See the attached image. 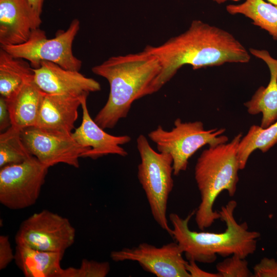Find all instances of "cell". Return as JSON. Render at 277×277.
<instances>
[{"label": "cell", "mask_w": 277, "mask_h": 277, "mask_svg": "<svg viewBox=\"0 0 277 277\" xmlns=\"http://www.w3.org/2000/svg\"><path fill=\"white\" fill-rule=\"evenodd\" d=\"M144 49L155 55L162 66L155 85L156 92L184 65L197 69L227 63H247L251 58L232 34L200 20L193 21L186 31L163 44Z\"/></svg>", "instance_id": "1"}, {"label": "cell", "mask_w": 277, "mask_h": 277, "mask_svg": "<svg viewBox=\"0 0 277 277\" xmlns=\"http://www.w3.org/2000/svg\"><path fill=\"white\" fill-rule=\"evenodd\" d=\"M91 70L106 78L110 86L107 102L94 119L105 129L114 128L126 117L134 101L156 92L155 85L162 66L155 55L144 49L111 56Z\"/></svg>", "instance_id": "2"}, {"label": "cell", "mask_w": 277, "mask_h": 277, "mask_svg": "<svg viewBox=\"0 0 277 277\" xmlns=\"http://www.w3.org/2000/svg\"><path fill=\"white\" fill-rule=\"evenodd\" d=\"M237 206L231 200L222 207L220 219L225 223L226 229L221 233L197 232L189 227L191 218L195 210L185 218L175 213L169 215L172 226L171 236L182 250L187 260L210 264L214 262L217 255L227 257L233 254L246 259L254 253L256 249L259 232L248 230L246 222L238 223L234 216Z\"/></svg>", "instance_id": "3"}, {"label": "cell", "mask_w": 277, "mask_h": 277, "mask_svg": "<svg viewBox=\"0 0 277 277\" xmlns=\"http://www.w3.org/2000/svg\"><path fill=\"white\" fill-rule=\"evenodd\" d=\"M242 134H237L230 142L209 146L198 157L194 167V178L201 196L195 210V220L203 230L220 219L214 210L215 200L224 190L234 195L239 182L240 164L238 149Z\"/></svg>", "instance_id": "4"}, {"label": "cell", "mask_w": 277, "mask_h": 277, "mask_svg": "<svg viewBox=\"0 0 277 277\" xmlns=\"http://www.w3.org/2000/svg\"><path fill=\"white\" fill-rule=\"evenodd\" d=\"M136 145L141 158L137 167L139 182L153 218L171 236L172 229L169 226L167 210L173 187L172 157L169 153L154 150L143 134L137 137Z\"/></svg>", "instance_id": "5"}, {"label": "cell", "mask_w": 277, "mask_h": 277, "mask_svg": "<svg viewBox=\"0 0 277 277\" xmlns=\"http://www.w3.org/2000/svg\"><path fill=\"white\" fill-rule=\"evenodd\" d=\"M223 128L205 130L201 121L183 122L180 118L174 122L170 130L161 125L150 132L149 138L160 152L169 153L173 159V175L185 171L189 159L206 145L214 146L228 142V137L223 134Z\"/></svg>", "instance_id": "6"}, {"label": "cell", "mask_w": 277, "mask_h": 277, "mask_svg": "<svg viewBox=\"0 0 277 277\" xmlns=\"http://www.w3.org/2000/svg\"><path fill=\"white\" fill-rule=\"evenodd\" d=\"M80 28V22L75 18L66 30L58 31L54 38H47L44 31L39 28L32 32L26 42L1 48L14 57L29 61L33 68L39 67L42 61H48L79 71L82 63L74 55L72 44Z\"/></svg>", "instance_id": "7"}, {"label": "cell", "mask_w": 277, "mask_h": 277, "mask_svg": "<svg viewBox=\"0 0 277 277\" xmlns=\"http://www.w3.org/2000/svg\"><path fill=\"white\" fill-rule=\"evenodd\" d=\"M48 168L33 155L22 163L1 168L0 203L11 210L35 204Z\"/></svg>", "instance_id": "8"}, {"label": "cell", "mask_w": 277, "mask_h": 277, "mask_svg": "<svg viewBox=\"0 0 277 277\" xmlns=\"http://www.w3.org/2000/svg\"><path fill=\"white\" fill-rule=\"evenodd\" d=\"M75 235V229L67 218L45 209L23 221L14 239L16 245L65 253L74 243Z\"/></svg>", "instance_id": "9"}, {"label": "cell", "mask_w": 277, "mask_h": 277, "mask_svg": "<svg viewBox=\"0 0 277 277\" xmlns=\"http://www.w3.org/2000/svg\"><path fill=\"white\" fill-rule=\"evenodd\" d=\"M21 135L30 153L48 168L58 163L78 168V159L89 151L78 144L71 134L31 126L23 129Z\"/></svg>", "instance_id": "10"}, {"label": "cell", "mask_w": 277, "mask_h": 277, "mask_svg": "<svg viewBox=\"0 0 277 277\" xmlns=\"http://www.w3.org/2000/svg\"><path fill=\"white\" fill-rule=\"evenodd\" d=\"M176 242L160 247L147 243L131 248L125 247L110 253L111 260L116 262H136L148 272L157 277H190L186 270L188 261Z\"/></svg>", "instance_id": "11"}, {"label": "cell", "mask_w": 277, "mask_h": 277, "mask_svg": "<svg viewBox=\"0 0 277 277\" xmlns=\"http://www.w3.org/2000/svg\"><path fill=\"white\" fill-rule=\"evenodd\" d=\"M33 71L35 83L46 93L82 98L101 89L100 83L95 80L52 62L42 61L39 67L33 68Z\"/></svg>", "instance_id": "12"}, {"label": "cell", "mask_w": 277, "mask_h": 277, "mask_svg": "<svg viewBox=\"0 0 277 277\" xmlns=\"http://www.w3.org/2000/svg\"><path fill=\"white\" fill-rule=\"evenodd\" d=\"M41 23V14L28 0H0L1 46L26 42Z\"/></svg>", "instance_id": "13"}, {"label": "cell", "mask_w": 277, "mask_h": 277, "mask_svg": "<svg viewBox=\"0 0 277 277\" xmlns=\"http://www.w3.org/2000/svg\"><path fill=\"white\" fill-rule=\"evenodd\" d=\"M87 98V96H84L81 98L82 123L71 133L78 144L89 149L84 157L95 160L109 154L127 156L128 152L121 145L130 142L131 137L127 135H113L105 132L90 116Z\"/></svg>", "instance_id": "14"}, {"label": "cell", "mask_w": 277, "mask_h": 277, "mask_svg": "<svg viewBox=\"0 0 277 277\" xmlns=\"http://www.w3.org/2000/svg\"><path fill=\"white\" fill-rule=\"evenodd\" d=\"M82 98L45 93L34 127L71 134Z\"/></svg>", "instance_id": "15"}, {"label": "cell", "mask_w": 277, "mask_h": 277, "mask_svg": "<svg viewBox=\"0 0 277 277\" xmlns=\"http://www.w3.org/2000/svg\"><path fill=\"white\" fill-rule=\"evenodd\" d=\"M249 52L263 60L270 71V80L267 86L260 87L251 98L244 104L250 114L262 113L260 126L265 128L277 120V59L265 50L250 48Z\"/></svg>", "instance_id": "16"}, {"label": "cell", "mask_w": 277, "mask_h": 277, "mask_svg": "<svg viewBox=\"0 0 277 277\" xmlns=\"http://www.w3.org/2000/svg\"><path fill=\"white\" fill-rule=\"evenodd\" d=\"M45 94L33 78L25 83L10 96L5 98L11 126L21 131L35 126Z\"/></svg>", "instance_id": "17"}, {"label": "cell", "mask_w": 277, "mask_h": 277, "mask_svg": "<svg viewBox=\"0 0 277 277\" xmlns=\"http://www.w3.org/2000/svg\"><path fill=\"white\" fill-rule=\"evenodd\" d=\"M64 255L16 245L14 260L26 277H59Z\"/></svg>", "instance_id": "18"}, {"label": "cell", "mask_w": 277, "mask_h": 277, "mask_svg": "<svg viewBox=\"0 0 277 277\" xmlns=\"http://www.w3.org/2000/svg\"><path fill=\"white\" fill-rule=\"evenodd\" d=\"M33 68L26 60L0 49V94L6 98L25 83L34 78Z\"/></svg>", "instance_id": "19"}, {"label": "cell", "mask_w": 277, "mask_h": 277, "mask_svg": "<svg viewBox=\"0 0 277 277\" xmlns=\"http://www.w3.org/2000/svg\"><path fill=\"white\" fill-rule=\"evenodd\" d=\"M226 9L231 15L242 14L249 18L254 25L277 40V5L264 0H246L240 4L228 5Z\"/></svg>", "instance_id": "20"}, {"label": "cell", "mask_w": 277, "mask_h": 277, "mask_svg": "<svg viewBox=\"0 0 277 277\" xmlns=\"http://www.w3.org/2000/svg\"><path fill=\"white\" fill-rule=\"evenodd\" d=\"M277 143V120L269 126H251L246 135L242 137L238 149L240 169L245 168L249 157L255 150L267 152Z\"/></svg>", "instance_id": "21"}, {"label": "cell", "mask_w": 277, "mask_h": 277, "mask_svg": "<svg viewBox=\"0 0 277 277\" xmlns=\"http://www.w3.org/2000/svg\"><path fill=\"white\" fill-rule=\"evenodd\" d=\"M21 131L10 126L0 135V167L23 162L32 156L21 135Z\"/></svg>", "instance_id": "22"}, {"label": "cell", "mask_w": 277, "mask_h": 277, "mask_svg": "<svg viewBox=\"0 0 277 277\" xmlns=\"http://www.w3.org/2000/svg\"><path fill=\"white\" fill-rule=\"evenodd\" d=\"M110 270L108 262L83 259L78 268H62L59 277H105Z\"/></svg>", "instance_id": "23"}, {"label": "cell", "mask_w": 277, "mask_h": 277, "mask_svg": "<svg viewBox=\"0 0 277 277\" xmlns=\"http://www.w3.org/2000/svg\"><path fill=\"white\" fill-rule=\"evenodd\" d=\"M248 262L236 254L232 255L216 265L221 277H252L253 273L249 269Z\"/></svg>", "instance_id": "24"}, {"label": "cell", "mask_w": 277, "mask_h": 277, "mask_svg": "<svg viewBox=\"0 0 277 277\" xmlns=\"http://www.w3.org/2000/svg\"><path fill=\"white\" fill-rule=\"evenodd\" d=\"M253 269L254 277H277V261L273 258H263Z\"/></svg>", "instance_id": "25"}, {"label": "cell", "mask_w": 277, "mask_h": 277, "mask_svg": "<svg viewBox=\"0 0 277 277\" xmlns=\"http://www.w3.org/2000/svg\"><path fill=\"white\" fill-rule=\"evenodd\" d=\"M14 259V254L7 235L0 236V270L6 268Z\"/></svg>", "instance_id": "26"}, {"label": "cell", "mask_w": 277, "mask_h": 277, "mask_svg": "<svg viewBox=\"0 0 277 277\" xmlns=\"http://www.w3.org/2000/svg\"><path fill=\"white\" fill-rule=\"evenodd\" d=\"M186 268L190 277H221L218 273H211L202 270L194 260H188Z\"/></svg>", "instance_id": "27"}, {"label": "cell", "mask_w": 277, "mask_h": 277, "mask_svg": "<svg viewBox=\"0 0 277 277\" xmlns=\"http://www.w3.org/2000/svg\"><path fill=\"white\" fill-rule=\"evenodd\" d=\"M11 126L9 110L5 98L0 97V130L4 131Z\"/></svg>", "instance_id": "28"}, {"label": "cell", "mask_w": 277, "mask_h": 277, "mask_svg": "<svg viewBox=\"0 0 277 277\" xmlns=\"http://www.w3.org/2000/svg\"><path fill=\"white\" fill-rule=\"evenodd\" d=\"M31 6L40 14L42 12L43 6L45 0H28Z\"/></svg>", "instance_id": "29"}, {"label": "cell", "mask_w": 277, "mask_h": 277, "mask_svg": "<svg viewBox=\"0 0 277 277\" xmlns=\"http://www.w3.org/2000/svg\"><path fill=\"white\" fill-rule=\"evenodd\" d=\"M213 1L214 2H216V3L219 4H221L225 3V2H226L228 0H213ZM232 1H239V0H232Z\"/></svg>", "instance_id": "30"}, {"label": "cell", "mask_w": 277, "mask_h": 277, "mask_svg": "<svg viewBox=\"0 0 277 277\" xmlns=\"http://www.w3.org/2000/svg\"><path fill=\"white\" fill-rule=\"evenodd\" d=\"M267 1L272 4L277 5V0H267Z\"/></svg>", "instance_id": "31"}, {"label": "cell", "mask_w": 277, "mask_h": 277, "mask_svg": "<svg viewBox=\"0 0 277 277\" xmlns=\"http://www.w3.org/2000/svg\"><path fill=\"white\" fill-rule=\"evenodd\" d=\"M276 254H277V252H276Z\"/></svg>", "instance_id": "32"}]
</instances>
